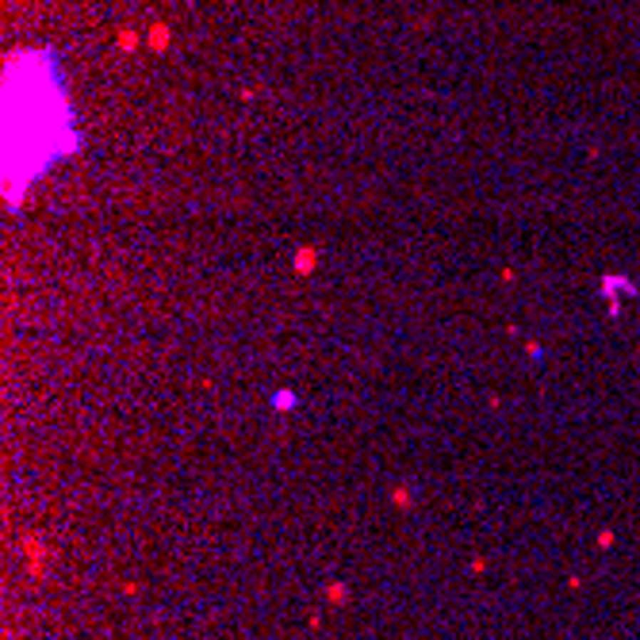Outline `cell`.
Segmentation results:
<instances>
[{"instance_id": "cell-1", "label": "cell", "mask_w": 640, "mask_h": 640, "mask_svg": "<svg viewBox=\"0 0 640 640\" xmlns=\"http://www.w3.org/2000/svg\"><path fill=\"white\" fill-rule=\"evenodd\" d=\"M81 135L54 50H19L4 69V180L8 207L35 188L62 158L77 154Z\"/></svg>"}, {"instance_id": "cell-2", "label": "cell", "mask_w": 640, "mask_h": 640, "mask_svg": "<svg viewBox=\"0 0 640 640\" xmlns=\"http://www.w3.org/2000/svg\"><path fill=\"white\" fill-rule=\"evenodd\" d=\"M602 291H609V296H633L636 284L625 280V277H606V280H602Z\"/></svg>"}, {"instance_id": "cell-3", "label": "cell", "mask_w": 640, "mask_h": 640, "mask_svg": "<svg viewBox=\"0 0 640 640\" xmlns=\"http://www.w3.org/2000/svg\"><path fill=\"white\" fill-rule=\"evenodd\" d=\"M272 406H280V411L296 406V391H280V395H272Z\"/></svg>"}]
</instances>
